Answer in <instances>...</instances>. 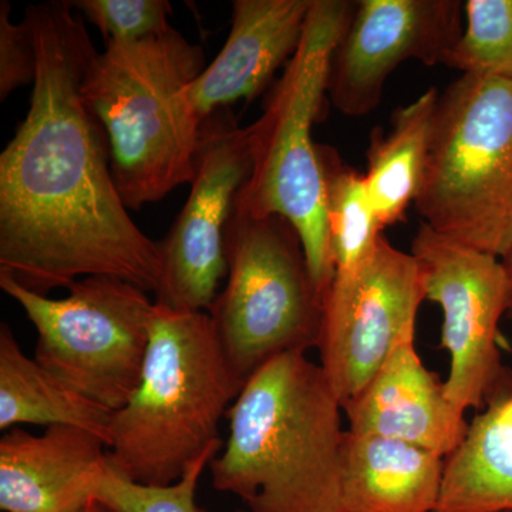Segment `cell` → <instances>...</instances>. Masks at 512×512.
<instances>
[{
  "instance_id": "cell-1",
  "label": "cell",
  "mask_w": 512,
  "mask_h": 512,
  "mask_svg": "<svg viewBox=\"0 0 512 512\" xmlns=\"http://www.w3.org/2000/svg\"><path fill=\"white\" fill-rule=\"evenodd\" d=\"M73 2L30 5L37 53L28 116L0 154V274L47 296L86 276H116L157 293L158 242L128 215L109 138L82 83L94 49Z\"/></svg>"
},
{
  "instance_id": "cell-2",
  "label": "cell",
  "mask_w": 512,
  "mask_h": 512,
  "mask_svg": "<svg viewBox=\"0 0 512 512\" xmlns=\"http://www.w3.org/2000/svg\"><path fill=\"white\" fill-rule=\"evenodd\" d=\"M342 406L303 352L269 360L229 407L212 485L249 512H345Z\"/></svg>"
},
{
  "instance_id": "cell-3",
  "label": "cell",
  "mask_w": 512,
  "mask_h": 512,
  "mask_svg": "<svg viewBox=\"0 0 512 512\" xmlns=\"http://www.w3.org/2000/svg\"><path fill=\"white\" fill-rule=\"evenodd\" d=\"M205 67L202 47L174 28L140 42H107L87 64L82 96L106 130L128 210L191 183L202 121L187 89Z\"/></svg>"
},
{
  "instance_id": "cell-4",
  "label": "cell",
  "mask_w": 512,
  "mask_h": 512,
  "mask_svg": "<svg viewBox=\"0 0 512 512\" xmlns=\"http://www.w3.org/2000/svg\"><path fill=\"white\" fill-rule=\"evenodd\" d=\"M242 387L208 312L156 302L140 383L111 420L110 467L138 484L177 483L202 454L224 446L221 419Z\"/></svg>"
},
{
  "instance_id": "cell-5",
  "label": "cell",
  "mask_w": 512,
  "mask_h": 512,
  "mask_svg": "<svg viewBox=\"0 0 512 512\" xmlns=\"http://www.w3.org/2000/svg\"><path fill=\"white\" fill-rule=\"evenodd\" d=\"M356 2L313 0L301 46L286 64L264 113L248 126L252 171L235 210L279 215L301 237L309 268L325 298L333 278L326 181L312 128L328 94L330 62L355 13Z\"/></svg>"
},
{
  "instance_id": "cell-6",
  "label": "cell",
  "mask_w": 512,
  "mask_h": 512,
  "mask_svg": "<svg viewBox=\"0 0 512 512\" xmlns=\"http://www.w3.org/2000/svg\"><path fill=\"white\" fill-rule=\"evenodd\" d=\"M416 210L444 237L503 259L512 248V82L463 74L439 94Z\"/></svg>"
},
{
  "instance_id": "cell-7",
  "label": "cell",
  "mask_w": 512,
  "mask_h": 512,
  "mask_svg": "<svg viewBox=\"0 0 512 512\" xmlns=\"http://www.w3.org/2000/svg\"><path fill=\"white\" fill-rule=\"evenodd\" d=\"M323 302L291 222L235 210L227 284L208 311L235 376L245 384L275 357L318 349Z\"/></svg>"
},
{
  "instance_id": "cell-8",
  "label": "cell",
  "mask_w": 512,
  "mask_h": 512,
  "mask_svg": "<svg viewBox=\"0 0 512 512\" xmlns=\"http://www.w3.org/2000/svg\"><path fill=\"white\" fill-rule=\"evenodd\" d=\"M0 288L19 303L37 332L35 360L111 412L136 392L146 362L156 302L116 276L93 275L50 299L0 274Z\"/></svg>"
},
{
  "instance_id": "cell-9",
  "label": "cell",
  "mask_w": 512,
  "mask_h": 512,
  "mask_svg": "<svg viewBox=\"0 0 512 512\" xmlns=\"http://www.w3.org/2000/svg\"><path fill=\"white\" fill-rule=\"evenodd\" d=\"M412 255L420 262L427 301L439 303L441 348L450 355L444 392L460 412L481 409L512 392V370L503 365L500 320L507 315L503 262L421 224Z\"/></svg>"
},
{
  "instance_id": "cell-10",
  "label": "cell",
  "mask_w": 512,
  "mask_h": 512,
  "mask_svg": "<svg viewBox=\"0 0 512 512\" xmlns=\"http://www.w3.org/2000/svg\"><path fill=\"white\" fill-rule=\"evenodd\" d=\"M252 171L248 128L228 107L202 120L191 192L167 237L158 242L163 279L157 303L210 311L228 276V229Z\"/></svg>"
},
{
  "instance_id": "cell-11",
  "label": "cell",
  "mask_w": 512,
  "mask_h": 512,
  "mask_svg": "<svg viewBox=\"0 0 512 512\" xmlns=\"http://www.w3.org/2000/svg\"><path fill=\"white\" fill-rule=\"evenodd\" d=\"M423 301L420 262L384 235L359 271L335 275L323 302L318 350L342 409L372 382L394 348L416 335Z\"/></svg>"
},
{
  "instance_id": "cell-12",
  "label": "cell",
  "mask_w": 512,
  "mask_h": 512,
  "mask_svg": "<svg viewBox=\"0 0 512 512\" xmlns=\"http://www.w3.org/2000/svg\"><path fill=\"white\" fill-rule=\"evenodd\" d=\"M460 0H362L333 52L328 97L350 117L372 113L397 66L443 64L464 30Z\"/></svg>"
},
{
  "instance_id": "cell-13",
  "label": "cell",
  "mask_w": 512,
  "mask_h": 512,
  "mask_svg": "<svg viewBox=\"0 0 512 512\" xmlns=\"http://www.w3.org/2000/svg\"><path fill=\"white\" fill-rule=\"evenodd\" d=\"M103 439L73 426L45 434L10 429L0 439V510L77 512L93 503L109 468Z\"/></svg>"
},
{
  "instance_id": "cell-14",
  "label": "cell",
  "mask_w": 512,
  "mask_h": 512,
  "mask_svg": "<svg viewBox=\"0 0 512 512\" xmlns=\"http://www.w3.org/2000/svg\"><path fill=\"white\" fill-rule=\"evenodd\" d=\"M313 0H235L231 32L218 56L187 89L200 120L264 93L301 46Z\"/></svg>"
},
{
  "instance_id": "cell-15",
  "label": "cell",
  "mask_w": 512,
  "mask_h": 512,
  "mask_svg": "<svg viewBox=\"0 0 512 512\" xmlns=\"http://www.w3.org/2000/svg\"><path fill=\"white\" fill-rule=\"evenodd\" d=\"M416 335L394 348L365 390L343 407L349 431L402 440L443 458L460 447L468 426L444 392V382L417 355Z\"/></svg>"
},
{
  "instance_id": "cell-16",
  "label": "cell",
  "mask_w": 512,
  "mask_h": 512,
  "mask_svg": "<svg viewBox=\"0 0 512 512\" xmlns=\"http://www.w3.org/2000/svg\"><path fill=\"white\" fill-rule=\"evenodd\" d=\"M446 458L402 440L346 433L345 512H434Z\"/></svg>"
},
{
  "instance_id": "cell-17",
  "label": "cell",
  "mask_w": 512,
  "mask_h": 512,
  "mask_svg": "<svg viewBox=\"0 0 512 512\" xmlns=\"http://www.w3.org/2000/svg\"><path fill=\"white\" fill-rule=\"evenodd\" d=\"M434 512H512V392L491 400L446 458Z\"/></svg>"
},
{
  "instance_id": "cell-18",
  "label": "cell",
  "mask_w": 512,
  "mask_h": 512,
  "mask_svg": "<svg viewBox=\"0 0 512 512\" xmlns=\"http://www.w3.org/2000/svg\"><path fill=\"white\" fill-rule=\"evenodd\" d=\"M113 414L29 359L8 323L0 325V429L73 426L92 431L107 444Z\"/></svg>"
},
{
  "instance_id": "cell-19",
  "label": "cell",
  "mask_w": 512,
  "mask_h": 512,
  "mask_svg": "<svg viewBox=\"0 0 512 512\" xmlns=\"http://www.w3.org/2000/svg\"><path fill=\"white\" fill-rule=\"evenodd\" d=\"M437 99L439 92L431 87L396 110L387 133H373L365 183L383 229L406 220L407 210L419 197Z\"/></svg>"
},
{
  "instance_id": "cell-20",
  "label": "cell",
  "mask_w": 512,
  "mask_h": 512,
  "mask_svg": "<svg viewBox=\"0 0 512 512\" xmlns=\"http://www.w3.org/2000/svg\"><path fill=\"white\" fill-rule=\"evenodd\" d=\"M320 154L335 275L355 274L372 258L384 229L367 192L365 174L343 164L332 147L320 146Z\"/></svg>"
},
{
  "instance_id": "cell-21",
  "label": "cell",
  "mask_w": 512,
  "mask_h": 512,
  "mask_svg": "<svg viewBox=\"0 0 512 512\" xmlns=\"http://www.w3.org/2000/svg\"><path fill=\"white\" fill-rule=\"evenodd\" d=\"M464 30L443 64L512 82V0H467Z\"/></svg>"
},
{
  "instance_id": "cell-22",
  "label": "cell",
  "mask_w": 512,
  "mask_h": 512,
  "mask_svg": "<svg viewBox=\"0 0 512 512\" xmlns=\"http://www.w3.org/2000/svg\"><path fill=\"white\" fill-rule=\"evenodd\" d=\"M222 447H212L202 454L181 480L165 487L134 483L117 474L109 464L97 485L94 500L114 512H205L198 507L195 494L202 473Z\"/></svg>"
},
{
  "instance_id": "cell-23",
  "label": "cell",
  "mask_w": 512,
  "mask_h": 512,
  "mask_svg": "<svg viewBox=\"0 0 512 512\" xmlns=\"http://www.w3.org/2000/svg\"><path fill=\"white\" fill-rule=\"evenodd\" d=\"M74 8L107 42H140L171 29L167 0H76Z\"/></svg>"
},
{
  "instance_id": "cell-24",
  "label": "cell",
  "mask_w": 512,
  "mask_h": 512,
  "mask_svg": "<svg viewBox=\"0 0 512 512\" xmlns=\"http://www.w3.org/2000/svg\"><path fill=\"white\" fill-rule=\"evenodd\" d=\"M12 6L0 2V100L5 101L20 87L35 83L37 53L32 30L25 19L10 20Z\"/></svg>"
},
{
  "instance_id": "cell-25",
  "label": "cell",
  "mask_w": 512,
  "mask_h": 512,
  "mask_svg": "<svg viewBox=\"0 0 512 512\" xmlns=\"http://www.w3.org/2000/svg\"><path fill=\"white\" fill-rule=\"evenodd\" d=\"M501 262H503L508 284V308L507 315L505 316H508V318L512 320V248L508 251V254L501 259Z\"/></svg>"
},
{
  "instance_id": "cell-26",
  "label": "cell",
  "mask_w": 512,
  "mask_h": 512,
  "mask_svg": "<svg viewBox=\"0 0 512 512\" xmlns=\"http://www.w3.org/2000/svg\"><path fill=\"white\" fill-rule=\"evenodd\" d=\"M77 512H114V511H111L110 508H107L106 505L99 503V501H93V503H90L89 505H87V507H84L83 510H80Z\"/></svg>"
},
{
  "instance_id": "cell-27",
  "label": "cell",
  "mask_w": 512,
  "mask_h": 512,
  "mask_svg": "<svg viewBox=\"0 0 512 512\" xmlns=\"http://www.w3.org/2000/svg\"><path fill=\"white\" fill-rule=\"evenodd\" d=\"M238 512H249V511H247V510H239Z\"/></svg>"
}]
</instances>
